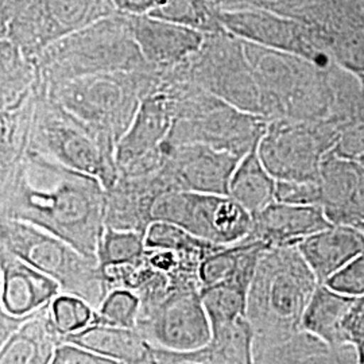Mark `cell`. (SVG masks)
Returning <instances> with one entry per match:
<instances>
[{
	"mask_svg": "<svg viewBox=\"0 0 364 364\" xmlns=\"http://www.w3.org/2000/svg\"><path fill=\"white\" fill-rule=\"evenodd\" d=\"M146 248L169 250L183 255L196 257L205 260L212 254L218 252L223 246H216L196 237L181 227L166 221H154L144 236ZM227 247V246H225Z\"/></svg>",
	"mask_w": 364,
	"mask_h": 364,
	"instance_id": "obj_32",
	"label": "cell"
},
{
	"mask_svg": "<svg viewBox=\"0 0 364 364\" xmlns=\"http://www.w3.org/2000/svg\"><path fill=\"white\" fill-rule=\"evenodd\" d=\"M245 42V52L264 102V117L326 120L329 103L312 63L289 53Z\"/></svg>",
	"mask_w": 364,
	"mask_h": 364,
	"instance_id": "obj_8",
	"label": "cell"
},
{
	"mask_svg": "<svg viewBox=\"0 0 364 364\" xmlns=\"http://www.w3.org/2000/svg\"><path fill=\"white\" fill-rule=\"evenodd\" d=\"M144 236L136 231H123L105 225L96 251L100 269L139 262L147 250Z\"/></svg>",
	"mask_w": 364,
	"mask_h": 364,
	"instance_id": "obj_33",
	"label": "cell"
},
{
	"mask_svg": "<svg viewBox=\"0 0 364 364\" xmlns=\"http://www.w3.org/2000/svg\"><path fill=\"white\" fill-rule=\"evenodd\" d=\"M223 27L235 37L263 48L289 53L320 65L309 30L297 19L263 9H240L220 13Z\"/></svg>",
	"mask_w": 364,
	"mask_h": 364,
	"instance_id": "obj_16",
	"label": "cell"
},
{
	"mask_svg": "<svg viewBox=\"0 0 364 364\" xmlns=\"http://www.w3.org/2000/svg\"><path fill=\"white\" fill-rule=\"evenodd\" d=\"M360 364H364V362H362V363H360Z\"/></svg>",
	"mask_w": 364,
	"mask_h": 364,
	"instance_id": "obj_50",
	"label": "cell"
},
{
	"mask_svg": "<svg viewBox=\"0 0 364 364\" xmlns=\"http://www.w3.org/2000/svg\"><path fill=\"white\" fill-rule=\"evenodd\" d=\"M161 91L169 97L173 126L166 144H204L243 156L259 144L269 120L243 112L188 81L162 72Z\"/></svg>",
	"mask_w": 364,
	"mask_h": 364,
	"instance_id": "obj_3",
	"label": "cell"
},
{
	"mask_svg": "<svg viewBox=\"0 0 364 364\" xmlns=\"http://www.w3.org/2000/svg\"><path fill=\"white\" fill-rule=\"evenodd\" d=\"M355 228H358V230H359V231H360V232H362L364 236V221L359 223V224H356V225H355Z\"/></svg>",
	"mask_w": 364,
	"mask_h": 364,
	"instance_id": "obj_47",
	"label": "cell"
},
{
	"mask_svg": "<svg viewBox=\"0 0 364 364\" xmlns=\"http://www.w3.org/2000/svg\"><path fill=\"white\" fill-rule=\"evenodd\" d=\"M0 247L52 278L64 294L88 302L95 311L108 294L97 259L31 224L0 220Z\"/></svg>",
	"mask_w": 364,
	"mask_h": 364,
	"instance_id": "obj_7",
	"label": "cell"
},
{
	"mask_svg": "<svg viewBox=\"0 0 364 364\" xmlns=\"http://www.w3.org/2000/svg\"><path fill=\"white\" fill-rule=\"evenodd\" d=\"M117 147L111 136L95 130L52 100L43 87L36 107L28 151L96 177L109 191L119 178Z\"/></svg>",
	"mask_w": 364,
	"mask_h": 364,
	"instance_id": "obj_6",
	"label": "cell"
},
{
	"mask_svg": "<svg viewBox=\"0 0 364 364\" xmlns=\"http://www.w3.org/2000/svg\"><path fill=\"white\" fill-rule=\"evenodd\" d=\"M336 142L338 130L329 119H277L269 122L258 153L277 181L320 182L323 161Z\"/></svg>",
	"mask_w": 364,
	"mask_h": 364,
	"instance_id": "obj_11",
	"label": "cell"
},
{
	"mask_svg": "<svg viewBox=\"0 0 364 364\" xmlns=\"http://www.w3.org/2000/svg\"><path fill=\"white\" fill-rule=\"evenodd\" d=\"M162 195L153 173L144 176H119L107 191L105 225L146 235L154 223L153 209Z\"/></svg>",
	"mask_w": 364,
	"mask_h": 364,
	"instance_id": "obj_20",
	"label": "cell"
},
{
	"mask_svg": "<svg viewBox=\"0 0 364 364\" xmlns=\"http://www.w3.org/2000/svg\"><path fill=\"white\" fill-rule=\"evenodd\" d=\"M50 364H123L72 343L58 346Z\"/></svg>",
	"mask_w": 364,
	"mask_h": 364,
	"instance_id": "obj_39",
	"label": "cell"
},
{
	"mask_svg": "<svg viewBox=\"0 0 364 364\" xmlns=\"http://www.w3.org/2000/svg\"><path fill=\"white\" fill-rule=\"evenodd\" d=\"M275 201L289 205L321 207L320 182L277 181Z\"/></svg>",
	"mask_w": 364,
	"mask_h": 364,
	"instance_id": "obj_37",
	"label": "cell"
},
{
	"mask_svg": "<svg viewBox=\"0 0 364 364\" xmlns=\"http://www.w3.org/2000/svg\"><path fill=\"white\" fill-rule=\"evenodd\" d=\"M258 144L240 159L228 192V196L252 216L273 204L277 189V180L260 159Z\"/></svg>",
	"mask_w": 364,
	"mask_h": 364,
	"instance_id": "obj_28",
	"label": "cell"
},
{
	"mask_svg": "<svg viewBox=\"0 0 364 364\" xmlns=\"http://www.w3.org/2000/svg\"><path fill=\"white\" fill-rule=\"evenodd\" d=\"M64 343L76 344L123 364L141 363L153 351L135 328L91 326L64 338Z\"/></svg>",
	"mask_w": 364,
	"mask_h": 364,
	"instance_id": "obj_25",
	"label": "cell"
},
{
	"mask_svg": "<svg viewBox=\"0 0 364 364\" xmlns=\"http://www.w3.org/2000/svg\"><path fill=\"white\" fill-rule=\"evenodd\" d=\"M173 126L169 97L164 91L146 96L130 129L119 141V176H144L156 171L164 159V146Z\"/></svg>",
	"mask_w": 364,
	"mask_h": 364,
	"instance_id": "obj_15",
	"label": "cell"
},
{
	"mask_svg": "<svg viewBox=\"0 0 364 364\" xmlns=\"http://www.w3.org/2000/svg\"><path fill=\"white\" fill-rule=\"evenodd\" d=\"M156 221L178 225L216 246H232L252 231V215L230 196L173 192L161 196L153 209Z\"/></svg>",
	"mask_w": 364,
	"mask_h": 364,
	"instance_id": "obj_13",
	"label": "cell"
},
{
	"mask_svg": "<svg viewBox=\"0 0 364 364\" xmlns=\"http://www.w3.org/2000/svg\"><path fill=\"white\" fill-rule=\"evenodd\" d=\"M138 364H159L156 362V356H154V352L151 351V355L149 358H146L144 362Z\"/></svg>",
	"mask_w": 364,
	"mask_h": 364,
	"instance_id": "obj_45",
	"label": "cell"
},
{
	"mask_svg": "<svg viewBox=\"0 0 364 364\" xmlns=\"http://www.w3.org/2000/svg\"><path fill=\"white\" fill-rule=\"evenodd\" d=\"M323 285L353 299L364 296V254L347 263Z\"/></svg>",
	"mask_w": 364,
	"mask_h": 364,
	"instance_id": "obj_38",
	"label": "cell"
},
{
	"mask_svg": "<svg viewBox=\"0 0 364 364\" xmlns=\"http://www.w3.org/2000/svg\"><path fill=\"white\" fill-rule=\"evenodd\" d=\"M356 162H359V164H360V165H362V166L364 168V154L363 156H359V158L356 159Z\"/></svg>",
	"mask_w": 364,
	"mask_h": 364,
	"instance_id": "obj_48",
	"label": "cell"
},
{
	"mask_svg": "<svg viewBox=\"0 0 364 364\" xmlns=\"http://www.w3.org/2000/svg\"><path fill=\"white\" fill-rule=\"evenodd\" d=\"M165 0H114L117 13L129 16H151Z\"/></svg>",
	"mask_w": 364,
	"mask_h": 364,
	"instance_id": "obj_42",
	"label": "cell"
},
{
	"mask_svg": "<svg viewBox=\"0 0 364 364\" xmlns=\"http://www.w3.org/2000/svg\"><path fill=\"white\" fill-rule=\"evenodd\" d=\"M321 208L333 225L355 227L364 221V168L331 151L320 173Z\"/></svg>",
	"mask_w": 364,
	"mask_h": 364,
	"instance_id": "obj_18",
	"label": "cell"
},
{
	"mask_svg": "<svg viewBox=\"0 0 364 364\" xmlns=\"http://www.w3.org/2000/svg\"><path fill=\"white\" fill-rule=\"evenodd\" d=\"M347 341L355 346L364 362V296L355 299L351 309L343 321Z\"/></svg>",
	"mask_w": 364,
	"mask_h": 364,
	"instance_id": "obj_40",
	"label": "cell"
},
{
	"mask_svg": "<svg viewBox=\"0 0 364 364\" xmlns=\"http://www.w3.org/2000/svg\"><path fill=\"white\" fill-rule=\"evenodd\" d=\"M50 305L30 316L0 346V364L52 363L54 353L64 343V338L54 326Z\"/></svg>",
	"mask_w": 364,
	"mask_h": 364,
	"instance_id": "obj_24",
	"label": "cell"
},
{
	"mask_svg": "<svg viewBox=\"0 0 364 364\" xmlns=\"http://www.w3.org/2000/svg\"><path fill=\"white\" fill-rule=\"evenodd\" d=\"M165 73L192 82L243 112L264 117L263 95L248 63L245 42L228 31L205 36L198 52Z\"/></svg>",
	"mask_w": 364,
	"mask_h": 364,
	"instance_id": "obj_10",
	"label": "cell"
},
{
	"mask_svg": "<svg viewBox=\"0 0 364 364\" xmlns=\"http://www.w3.org/2000/svg\"><path fill=\"white\" fill-rule=\"evenodd\" d=\"M353 302V297L340 294L320 284L305 311L301 329L324 340L326 344L333 347L350 344L343 329V321Z\"/></svg>",
	"mask_w": 364,
	"mask_h": 364,
	"instance_id": "obj_27",
	"label": "cell"
},
{
	"mask_svg": "<svg viewBox=\"0 0 364 364\" xmlns=\"http://www.w3.org/2000/svg\"><path fill=\"white\" fill-rule=\"evenodd\" d=\"M318 281L297 246L269 247L260 255L247 299L254 346L299 332Z\"/></svg>",
	"mask_w": 364,
	"mask_h": 364,
	"instance_id": "obj_2",
	"label": "cell"
},
{
	"mask_svg": "<svg viewBox=\"0 0 364 364\" xmlns=\"http://www.w3.org/2000/svg\"><path fill=\"white\" fill-rule=\"evenodd\" d=\"M0 313L18 320L49 306L63 290L48 275L0 247Z\"/></svg>",
	"mask_w": 364,
	"mask_h": 364,
	"instance_id": "obj_17",
	"label": "cell"
},
{
	"mask_svg": "<svg viewBox=\"0 0 364 364\" xmlns=\"http://www.w3.org/2000/svg\"><path fill=\"white\" fill-rule=\"evenodd\" d=\"M0 112H7L26 105L37 95L42 82L39 78L37 60L27 55L7 39H0Z\"/></svg>",
	"mask_w": 364,
	"mask_h": 364,
	"instance_id": "obj_26",
	"label": "cell"
},
{
	"mask_svg": "<svg viewBox=\"0 0 364 364\" xmlns=\"http://www.w3.org/2000/svg\"><path fill=\"white\" fill-rule=\"evenodd\" d=\"M210 1H212V3H215V4H216V6H218V7L221 10V9L225 6V3H227L228 0H210Z\"/></svg>",
	"mask_w": 364,
	"mask_h": 364,
	"instance_id": "obj_46",
	"label": "cell"
},
{
	"mask_svg": "<svg viewBox=\"0 0 364 364\" xmlns=\"http://www.w3.org/2000/svg\"><path fill=\"white\" fill-rule=\"evenodd\" d=\"M297 247L318 284H326L347 263L364 254V236L355 227L332 225L301 240Z\"/></svg>",
	"mask_w": 364,
	"mask_h": 364,
	"instance_id": "obj_23",
	"label": "cell"
},
{
	"mask_svg": "<svg viewBox=\"0 0 364 364\" xmlns=\"http://www.w3.org/2000/svg\"><path fill=\"white\" fill-rule=\"evenodd\" d=\"M129 16V15H127ZM134 38L147 65L168 72L198 52L205 34L151 16H129Z\"/></svg>",
	"mask_w": 364,
	"mask_h": 364,
	"instance_id": "obj_19",
	"label": "cell"
},
{
	"mask_svg": "<svg viewBox=\"0 0 364 364\" xmlns=\"http://www.w3.org/2000/svg\"><path fill=\"white\" fill-rule=\"evenodd\" d=\"M240 159L204 144H165L162 164L154 173L165 195L196 192L228 196Z\"/></svg>",
	"mask_w": 364,
	"mask_h": 364,
	"instance_id": "obj_14",
	"label": "cell"
},
{
	"mask_svg": "<svg viewBox=\"0 0 364 364\" xmlns=\"http://www.w3.org/2000/svg\"><path fill=\"white\" fill-rule=\"evenodd\" d=\"M43 84L34 97L18 109L0 112V174L18 166L26 156L36 107Z\"/></svg>",
	"mask_w": 364,
	"mask_h": 364,
	"instance_id": "obj_30",
	"label": "cell"
},
{
	"mask_svg": "<svg viewBox=\"0 0 364 364\" xmlns=\"http://www.w3.org/2000/svg\"><path fill=\"white\" fill-rule=\"evenodd\" d=\"M252 221L248 237L263 242L269 247L297 246L308 236L333 225L321 207L289 205L277 201L252 216Z\"/></svg>",
	"mask_w": 364,
	"mask_h": 364,
	"instance_id": "obj_21",
	"label": "cell"
},
{
	"mask_svg": "<svg viewBox=\"0 0 364 364\" xmlns=\"http://www.w3.org/2000/svg\"><path fill=\"white\" fill-rule=\"evenodd\" d=\"M255 364H360L352 344L329 346L324 340L299 329L275 343L254 346Z\"/></svg>",
	"mask_w": 364,
	"mask_h": 364,
	"instance_id": "obj_22",
	"label": "cell"
},
{
	"mask_svg": "<svg viewBox=\"0 0 364 364\" xmlns=\"http://www.w3.org/2000/svg\"><path fill=\"white\" fill-rule=\"evenodd\" d=\"M193 353L207 364H255L254 332L247 317L212 329L208 346Z\"/></svg>",
	"mask_w": 364,
	"mask_h": 364,
	"instance_id": "obj_29",
	"label": "cell"
},
{
	"mask_svg": "<svg viewBox=\"0 0 364 364\" xmlns=\"http://www.w3.org/2000/svg\"><path fill=\"white\" fill-rule=\"evenodd\" d=\"M341 57L358 75H364V31H355L341 42Z\"/></svg>",
	"mask_w": 364,
	"mask_h": 364,
	"instance_id": "obj_41",
	"label": "cell"
},
{
	"mask_svg": "<svg viewBox=\"0 0 364 364\" xmlns=\"http://www.w3.org/2000/svg\"><path fill=\"white\" fill-rule=\"evenodd\" d=\"M156 362L159 364H207L193 352H170L164 350H153Z\"/></svg>",
	"mask_w": 364,
	"mask_h": 364,
	"instance_id": "obj_43",
	"label": "cell"
},
{
	"mask_svg": "<svg viewBox=\"0 0 364 364\" xmlns=\"http://www.w3.org/2000/svg\"><path fill=\"white\" fill-rule=\"evenodd\" d=\"M117 13L114 0H1L0 39L37 58L58 39Z\"/></svg>",
	"mask_w": 364,
	"mask_h": 364,
	"instance_id": "obj_9",
	"label": "cell"
},
{
	"mask_svg": "<svg viewBox=\"0 0 364 364\" xmlns=\"http://www.w3.org/2000/svg\"><path fill=\"white\" fill-rule=\"evenodd\" d=\"M359 80H360V82H362V85H363L364 90V75H359Z\"/></svg>",
	"mask_w": 364,
	"mask_h": 364,
	"instance_id": "obj_49",
	"label": "cell"
},
{
	"mask_svg": "<svg viewBox=\"0 0 364 364\" xmlns=\"http://www.w3.org/2000/svg\"><path fill=\"white\" fill-rule=\"evenodd\" d=\"M162 72L147 69L73 78L46 88L48 96L117 144L146 96L161 91Z\"/></svg>",
	"mask_w": 364,
	"mask_h": 364,
	"instance_id": "obj_5",
	"label": "cell"
},
{
	"mask_svg": "<svg viewBox=\"0 0 364 364\" xmlns=\"http://www.w3.org/2000/svg\"><path fill=\"white\" fill-rule=\"evenodd\" d=\"M221 10L210 0H165L151 18L189 27L205 36L227 31L220 19Z\"/></svg>",
	"mask_w": 364,
	"mask_h": 364,
	"instance_id": "obj_31",
	"label": "cell"
},
{
	"mask_svg": "<svg viewBox=\"0 0 364 364\" xmlns=\"http://www.w3.org/2000/svg\"><path fill=\"white\" fill-rule=\"evenodd\" d=\"M36 60L46 88L73 78L153 69L134 38L129 16L120 13L58 39Z\"/></svg>",
	"mask_w": 364,
	"mask_h": 364,
	"instance_id": "obj_4",
	"label": "cell"
},
{
	"mask_svg": "<svg viewBox=\"0 0 364 364\" xmlns=\"http://www.w3.org/2000/svg\"><path fill=\"white\" fill-rule=\"evenodd\" d=\"M257 1L260 3V4H263V6H272V7H275V6H279V4L287 3V0H257Z\"/></svg>",
	"mask_w": 364,
	"mask_h": 364,
	"instance_id": "obj_44",
	"label": "cell"
},
{
	"mask_svg": "<svg viewBox=\"0 0 364 364\" xmlns=\"http://www.w3.org/2000/svg\"><path fill=\"white\" fill-rule=\"evenodd\" d=\"M105 207L107 191L96 177L34 151L0 174V220L31 224L95 259Z\"/></svg>",
	"mask_w": 364,
	"mask_h": 364,
	"instance_id": "obj_1",
	"label": "cell"
},
{
	"mask_svg": "<svg viewBox=\"0 0 364 364\" xmlns=\"http://www.w3.org/2000/svg\"><path fill=\"white\" fill-rule=\"evenodd\" d=\"M95 309L84 299L61 293L50 305L55 329L65 338L93 324Z\"/></svg>",
	"mask_w": 364,
	"mask_h": 364,
	"instance_id": "obj_34",
	"label": "cell"
},
{
	"mask_svg": "<svg viewBox=\"0 0 364 364\" xmlns=\"http://www.w3.org/2000/svg\"><path fill=\"white\" fill-rule=\"evenodd\" d=\"M135 329L153 350L193 352L205 348L212 340V326L201 285H171L156 305L141 308Z\"/></svg>",
	"mask_w": 364,
	"mask_h": 364,
	"instance_id": "obj_12",
	"label": "cell"
},
{
	"mask_svg": "<svg viewBox=\"0 0 364 364\" xmlns=\"http://www.w3.org/2000/svg\"><path fill=\"white\" fill-rule=\"evenodd\" d=\"M141 312V301L129 290H112L95 312L92 326H111L134 329Z\"/></svg>",
	"mask_w": 364,
	"mask_h": 364,
	"instance_id": "obj_35",
	"label": "cell"
},
{
	"mask_svg": "<svg viewBox=\"0 0 364 364\" xmlns=\"http://www.w3.org/2000/svg\"><path fill=\"white\" fill-rule=\"evenodd\" d=\"M338 142L332 150L336 156L356 161L364 154V114L336 126Z\"/></svg>",
	"mask_w": 364,
	"mask_h": 364,
	"instance_id": "obj_36",
	"label": "cell"
}]
</instances>
